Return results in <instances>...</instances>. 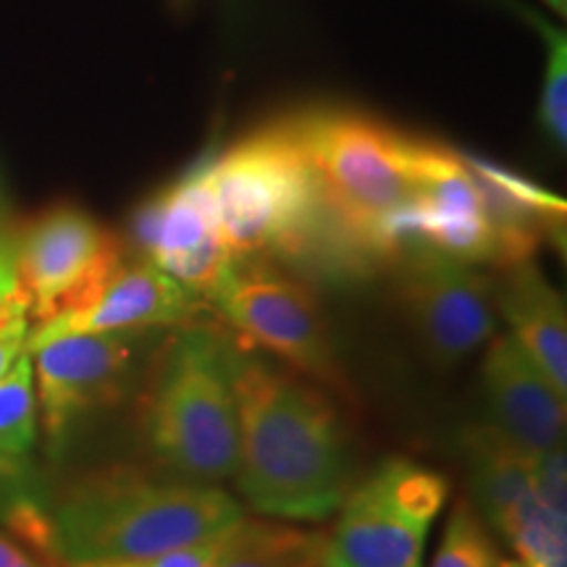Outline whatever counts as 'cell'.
<instances>
[{
  "mask_svg": "<svg viewBox=\"0 0 567 567\" xmlns=\"http://www.w3.org/2000/svg\"><path fill=\"white\" fill-rule=\"evenodd\" d=\"M27 339H30V313L21 305L0 321V375L27 352Z\"/></svg>",
  "mask_w": 567,
  "mask_h": 567,
  "instance_id": "22",
  "label": "cell"
},
{
  "mask_svg": "<svg viewBox=\"0 0 567 567\" xmlns=\"http://www.w3.org/2000/svg\"><path fill=\"white\" fill-rule=\"evenodd\" d=\"M408 166L413 197L389 226L392 255L405 245H417L467 266H502L499 234L463 155L436 142L408 137Z\"/></svg>",
  "mask_w": 567,
  "mask_h": 567,
  "instance_id": "8",
  "label": "cell"
},
{
  "mask_svg": "<svg viewBox=\"0 0 567 567\" xmlns=\"http://www.w3.org/2000/svg\"><path fill=\"white\" fill-rule=\"evenodd\" d=\"M484 386L496 425L509 439L536 455L563 444L565 396L509 334L488 342Z\"/></svg>",
  "mask_w": 567,
  "mask_h": 567,
  "instance_id": "14",
  "label": "cell"
},
{
  "mask_svg": "<svg viewBox=\"0 0 567 567\" xmlns=\"http://www.w3.org/2000/svg\"><path fill=\"white\" fill-rule=\"evenodd\" d=\"M538 21V19H536ZM538 30L549 40V66L547 80H544L542 95V124L551 140L559 147H565L567 140V51L565 34L549 30L544 21H538Z\"/></svg>",
  "mask_w": 567,
  "mask_h": 567,
  "instance_id": "20",
  "label": "cell"
},
{
  "mask_svg": "<svg viewBox=\"0 0 567 567\" xmlns=\"http://www.w3.org/2000/svg\"><path fill=\"white\" fill-rule=\"evenodd\" d=\"M38 434V392L27 350L0 375V457L21 460Z\"/></svg>",
  "mask_w": 567,
  "mask_h": 567,
  "instance_id": "18",
  "label": "cell"
},
{
  "mask_svg": "<svg viewBox=\"0 0 567 567\" xmlns=\"http://www.w3.org/2000/svg\"><path fill=\"white\" fill-rule=\"evenodd\" d=\"M226 530L205 538V542L189 544V547L166 551V555H158V557L124 559V563H76V565H66V567H213L216 565L218 551H221Z\"/></svg>",
  "mask_w": 567,
  "mask_h": 567,
  "instance_id": "21",
  "label": "cell"
},
{
  "mask_svg": "<svg viewBox=\"0 0 567 567\" xmlns=\"http://www.w3.org/2000/svg\"><path fill=\"white\" fill-rule=\"evenodd\" d=\"M137 258L158 266L193 295H208L237 255L213 208L205 163L142 203L132 218Z\"/></svg>",
  "mask_w": 567,
  "mask_h": 567,
  "instance_id": "10",
  "label": "cell"
},
{
  "mask_svg": "<svg viewBox=\"0 0 567 567\" xmlns=\"http://www.w3.org/2000/svg\"><path fill=\"white\" fill-rule=\"evenodd\" d=\"M239 423L237 481L258 513L321 523L347 494V439L326 394L226 344Z\"/></svg>",
  "mask_w": 567,
  "mask_h": 567,
  "instance_id": "1",
  "label": "cell"
},
{
  "mask_svg": "<svg viewBox=\"0 0 567 567\" xmlns=\"http://www.w3.org/2000/svg\"><path fill=\"white\" fill-rule=\"evenodd\" d=\"M27 350L42 425L55 450L71 425L122 400L132 368L126 334H63Z\"/></svg>",
  "mask_w": 567,
  "mask_h": 567,
  "instance_id": "13",
  "label": "cell"
},
{
  "mask_svg": "<svg viewBox=\"0 0 567 567\" xmlns=\"http://www.w3.org/2000/svg\"><path fill=\"white\" fill-rule=\"evenodd\" d=\"M0 567H45L38 563L30 551L19 547L17 542H11L9 536L0 534Z\"/></svg>",
  "mask_w": 567,
  "mask_h": 567,
  "instance_id": "24",
  "label": "cell"
},
{
  "mask_svg": "<svg viewBox=\"0 0 567 567\" xmlns=\"http://www.w3.org/2000/svg\"><path fill=\"white\" fill-rule=\"evenodd\" d=\"M499 567H530V565L523 563V559H507V563H505V559H502Z\"/></svg>",
  "mask_w": 567,
  "mask_h": 567,
  "instance_id": "27",
  "label": "cell"
},
{
  "mask_svg": "<svg viewBox=\"0 0 567 567\" xmlns=\"http://www.w3.org/2000/svg\"><path fill=\"white\" fill-rule=\"evenodd\" d=\"M450 484L410 460H386L344 494L337 523L323 534V567H421L431 523Z\"/></svg>",
  "mask_w": 567,
  "mask_h": 567,
  "instance_id": "6",
  "label": "cell"
},
{
  "mask_svg": "<svg viewBox=\"0 0 567 567\" xmlns=\"http://www.w3.org/2000/svg\"><path fill=\"white\" fill-rule=\"evenodd\" d=\"M243 517L218 488L161 484L132 467L92 473L51 513L61 563H124L189 547Z\"/></svg>",
  "mask_w": 567,
  "mask_h": 567,
  "instance_id": "3",
  "label": "cell"
},
{
  "mask_svg": "<svg viewBox=\"0 0 567 567\" xmlns=\"http://www.w3.org/2000/svg\"><path fill=\"white\" fill-rule=\"evenodd\" d=\"M400 297L425 350L455 365L496 331V287L476 268L417 247L400 276Z\"/></svg>",
  "mask_w": 567,
  "mask_h": 567,
  "instance_id": "11",
  "label": "cell"
},
{
  "mask_svg": "<svg viewBox=\"0 0 567 567\" xmlns=\"http://www.w3.org/2000/svg\"><path fill=\"white\" fill-rule=\"evenodd\" d=\"M549 3H555V6H557V0H549ZM559 9H563V0H559Z\"/></svg>",
  "mask_w": 567,
  "mask_h": 567,
  "instance_id": "28",
  "label": "cell"
},
{
  "mask_svg": "<svg viewBox=\"0 0 567 567\" xmlns=\"http://www.w3.org/2000/svg\"><path fill=\"white\" fill-rule=\"evenodd\" d=\"M502 557L481 515L457 499L431 567H499Z\"/></svg>",
  "mask_w": 567,
  "mask_h": 567,
  "instance_id": "19",
  "label": "cell"
},
{
  "mask_svg": "<svg viewBox=\"0 0 567 567\" xmlns=\"http://www.w3.org/2000/svg\"><path fill=\"white\" fill-rule=\"evenodd\" d=\"M122 255L118 237L76 205H53L34 216L13 239L17 284L27 313L38 323L61 313Z\"/></svg>",
  "mask_w": 567,
  "mask_h": 567,
  "instance_id": "9",
  "label": "cell"
},
{
  "mask_svg": "<svg viewBox=\"0 0 567 567\" xmlns=\"http://www.w3.org/2000/svg\"><path fill=\"white\" fill-rule=\"evenodd\" d=\"M19 295L17 258H13V239L0 234V302Z\"/></svg>",
  "mask_w": 567,
  "mask_h": 567,
  "instance_id": "23",
  "label": "cell"
},
{
  "mask_svg": "<svg viewBox=\"0 0 567 567\" xmlns=\"http://www.w3.org/2000/svg\"><path fill=\"white\" fill-rule=\"evenodd\" d=\"M496 310L523 352L549 375L559 394H567V313L563 297L534 260L507 268L496 289Z\"/></svg>",
  "mask_w": 567,
  "mask_h": 567,
  "instance_id": "15",
  "label": "cell"
},
{
  "mask_svg": "<svg viewBox=\"0 0 567 567\" xmlns=\"http://www.w3.org/2000/svg\"><path fill=\"white\" fill-rule=\"evenodd\" d=\"M203 163L234 255L318 260L344 271L368 266L331 221L292 118L255 130Z\"/></svg>",
  "mask_w": 567,
  "mask_h": 567,
  "instance_id": "2",
  "label": "cell"
},
{
  "mask_svg": "<svg viewBox=\"0 0 567 567\" xmlns=\"http://www.w3.org/2000/svg\"><path fill=\"white\" fill-rule=\"evenodd\" d=\"M21 305H24V308H27L24 297H21V295L11 297V300H6V302H0V321H3V318L9 316V313H13V310H17V308H21Z\"/></svg>",
  "mask_w": 567,
  "mask_h": 567,
  "instance_id": "26",
  "label": "cell"
},
{
  "mask_svg": "<svg viewBox=\"0 0 567 567\" xmlns=\"http://www.w3.org/2000/svg\"><path fill=\"white\" fill-rule=\"evenodd\" d=\"M21 460H6V457H0V478H13V476H19L21 473Z\"/></svg>",
  "mask_w": 567,
  "mask_h": 567,
  "instance_id": "25",
  "label": "cell"
},
{
  "mask_svg": "<svg viewBox=\"0 0 567 567\" xmlns=\"http://www.w3.org/2000/svg\"><path fill=\"white\" fill-rule=\"evenodd\" d=\"M292 124L326 210L352 250L365 264L392 255L389 226L413 197L408 134L342 109L302 113Z\"/></svg>",
  "mask_w": 567,
  "mask_h": 567,
  "instance_id": "4",
  "label": "cell"
},
{
  "mask_svg": "<svg viewBox=\"0 0 567 567\" xmlns=\"http://www.w3.org/2000/svg\"><path fill=\"white\" fill-rule=\"evenodd\" d=\"M205 300L250 342L287 360L297 373L350 394L316 297L274 260L237 255Z\"/></svg>",
  "mask_w": 567,
  "mask_h": 567,
  "instance_id": "7",
  "label": "cell"
},
{
  "mask_svg": "<svg viewBox=\"0 0 567 567\" xmlns=\"http://www.w3.org/2000/svg\"><path fill=\"white\" fill-rule=\"evenodd\" d=\"M465 455L478 507L505 536L536 499L538 455L509 439L496 423H476L467 429Z\"/></svg>",
  "mask_w": 567,
  "mask_h": 567,
  "instance_id": "16",
  "label": "cell"
},
{
  "mask_svg": "<svg viewBox=\"0 0 567 567\" xmlns=\"http://www.w3.org/2000/svg\"><path fill=\"white\" fill-rule=\"evenodd\" d=\"M213 567H323V530L239 517Z\"/></svg>",
  "mask_w": 567,
  "mask_h": 567,
  "instance_id": "17",
  "label": "cell"
},
{
  "mask_svg": "<svg viewBox=\"0 0 567 567\" xmlns=\"http://www.w3.org/2000/svg\"><path fill=\"white\" fill-rule=\"evenodd\" d=\"M142 436L161 463L187 476H234L239 423L221 337L182 329L163 347L140 408Z\"/></svg>",
  "mask_w": 567,
  "mask_h": 567,
  "instance_id": "5",
  "label": "cell"
},
{
  "mask_svg": "<svg viewBox=\"0 0 567 567\" xmlns=\"http://www.w3.org/2000/svg\"><path fill=\"white\" fill-rule=\"evenodd\" d=\"M197 295L158 266L124 255L105 266L61 313L38 323L27 347L63 334H130L187 321Z\"/></svg>",
  "mask_w": 567,
  "mask_h": 567,
  "instance_id": "12",
  "label": "cell"
}]
</instances>
